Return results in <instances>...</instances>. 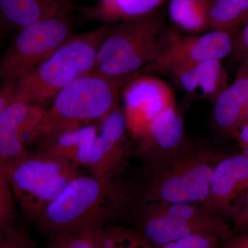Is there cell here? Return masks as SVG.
<instances>
[{"mask_svg": "<svg viewBox=\"0 0 248 248\" xmlns=\"http://www.w3.org/2000/svg\"><path fill=\"white\" fill-rule=\"evenodd\" d=\"M224 155L210 143L192 140L167 157L142 163L125 182L130 205L154 202L206 205L214 169Z\"/></svg>", "mask_w": 248, "mask_h": 248, "instance_id": "obj_1", "label": "cell"}, {"mask_svg": "<svg viewBox=\"0 0 248 248\" xmlns=\"http://www.w3.org/2000/svg\"><path fill=\"white\" fill-rule=\"evenodd\" d=\"M125 182L120 177L75 178L35 221L51 238L66 232L100 229L125 217L130 206Z\"/></svg>", "mask_w": 248, "mask_h": 248, "instance_id": "obj_2", "label": "cell"}, {"mask_svg": "<svg viewBox=\"0 0 248 248\" xmlns=\"http://www.w3.org/2000/svg\"><path fill=\"white\" fill-rule=\"evenodd\" d=\"M111 29L110 24L104 23L72 36L46 60L16 81L12 102L40 106L54 99L75 80L92 72L100 46Z\"/></svg>", "mask_w": 248, "mask_h": 248, "instance_id": "obj_3", "label": "cell"}, {"mask_svg": "<svg viewBox=\"0 0 248 248\" xmlns=\"http://www.w3.org/2000/svg\"><path fill=\"white\" fill-rule=\"evenodd\" d=\"M126 85L94 71L80 77L54 98L31 143L101 123L118 108L121 93Z\"/></svg>", "mask_w": 248, "mask_h": 248, "instance_id": "obj_4", "label": "cell"}, {"mask_svg": "<svg viewBox=\"0 0 248 248\" xmlns=\"http://www.w3.org/2000/svg\"><path fill=\"white\" fill-rule=\"evenodd\" d=\"M164 18L160 10L119 22L103 41L93 71L128 84L156 57Z\"/></svg>", "mask_w": 248, "mask_h": 248, "instance_id": "obj_5", "label": "cell"}, {"mask_svg": "<svg viewBox=\"0 0 248 248\" xmlns=\"http://www.w3.org/2000/svg\"><path fill=\"white\" fill-rule=\"evenodd\" d=\"M125 217L155 248L191 234H211L223 241L233 233L228 221L201 203L131 204Z\"/></svg>", "mask_w": 248, "mask_h": 248, "instance_id": "obj_6", "label": "cell"}, {"mask_svg": "<svg viewBox=\"0 0 248 248\" xmlns=\"http://www.w3.org/2000/svg\"><path fill=\"white\" fill-rule=\"evenodd\" d=\"M15 198L32 221L38 219L82 170L29 150L5 166Z\"/></svg>", "mask_w": 248, "mask_h": 248, "instance_id": "obj_7", "label": "cell"}, {"mask_svg": "<svg viewBox=\"0 0 248 248\" xmlns=\"http://www.w3.org/2000/svg\"><path fill=\"white\" fill-rule=\"evenodd\" d=\"M70 4L62 0L55 16L21 29L0 58V83H16L73 36Z\"/></svg>", "mask_w": 248, "mask_h": 248, "instance_id": "obj_8", "label": "cell"}, {"mask_svg": "<svg viewBox=\"0 0 248 248\" xmlns=\"http://www.w3.org/2000/svg\"><path fill=\"white\" fill-rule=\"evenodd\" d=\"M236 35V32L221 31L190 35L163 27L156 57L140 76H169L201 62L222 61L232 53Z\"/></svg>", "mask_w": 248, "mask_h": 248, "instance_id": "obj_9", "label": "cell"}, {"mask_svg": "<svg viewBox=\"0 0 248 248\" xmlns=\"http://www.w3.org/2000/svg\"><path fill=\"white\" fill-rule=\"evenodd\" d=\"M130 135L125 112L118 108L99 125L88 169L89 174L104 179L120 177L132 155Z\"/></svg>", "mask_w": 248, "mask_h": 248, "instance_id": "obj_10", "label": "cell"}, {"mask_svg": "<svg viewBox=\"0 0 248 248\" xmlns=\"http://www.w3.org/2000/svg\"><path fill=\"white\" fill-rule=\"evenodd\" d=\"M123 99V109L133 139L161 111L176 106L170 86L152 75H141L130 81L124 87Z\"/></svg>", "mask_w": 248, "mask_h": 248, "instance_id": "obj_11", "label": "cell"}, {"mask_svg": "<svg viewBox=\"0 0 248 248\" xmlns=\"http://www.w3.org/2000/svg\"><path fill=\"white\" fill-rule=\"evenodd\" d=\"M192 140L186 135L184 119L177 106L158 114L132 143V155L142 163L167 157L187 146Z\"/></svg>", "mask_w": 248, "mask_h": 248, "instance_id": "obj_12", "label": "cell"}, {"mask_svg": "<svg viewBox=\"0 0 248 248\" xmlns=\"http://www.w3.org/2000/svg\"><path fill=\"white\" fill-rule=\"evenodd\" d=\"M46 110L40 106L14 102L0 116V164L6 166L28 151Z\"/></svg>", "mask_w": 248, "mask_h": 248, "instance_id": "obj_13", "label": "cell"}, {"mask_svg": "<svg viewBox=\"0 0 248 248\" xmlns=\"http://www.w3.org/2000/svg\"><path fill=\"white\" fill-rule=\"evenodd\" d=\"M248 189V157L241 153L225 155L214 169L207 207L227 221L235 202Z\"/></svg>", "mask_w": 248, "mask_h": 248, "instance_id": "obj_14", "label": "cell"}, {"mask_svg": "<svg viewBox=\"0 0 248 248\" xmlns=\"http://www.w3.org/2000/svg\"><path fill=\"white\" fill-rule=\"evenodd\" d=\"M168 77L189 98L208 101L212 104L229 85L228 73L221 60L201 62Z\"/></svg>", "mask_w": 248, "mask_h": 248, "instance_id": "obj_15", "label": "cell"}, {"mask_svg": "<svg viewBox=\"0 0 248 248\" xmlns=\"http://www.w3.org/2000/svg\"><path fill=\"white\" fill-rule=\"evenodd\" d=\"M99 127L90 124L46 139L39 142V151L76 169L88 170Z\"/></svg>", "mask_w": 248, "mask_h": 248, "instance_id": "obj_16", "label": "cell"}, {"mask_svg": "<svg viewBox=\"0 0 248 248\" xmlns=\"http://www.w3.org/2000/svg\"><path fill=\"white\" fill-rule=\"evenodd\" d=\"M213 105L215 128L223 135L234 136L244 123L248 109V71L240 68L232 84L228 85Z\"/></svg>", "mask_w": 248, "mask_h": 248, "instance_id": "obj_17", "label": "cell"}, {"mask_svg": "<svg viewBox=\"0 0 248 248\" xmlns=\"http://www.w3.org/2000/svg\"><path fill=\"white\" fill-rule=\"evenodd\" d=\"M62 0H0V17L8 27L20 31L55 16Z\"/></svg>", "mask_w": 248, "mask_h": 248, "instance_id": "obj_18", "label": "cell"}, {"mask_svg": "<svg viewBox=\"0 0 248 248\" xmlns=\"http://www.w3.org/2000/svg\"><path fill=\"white\" fill-rule=\"evenodd\" d=\"M170 0H100L84 9V16L107 24L144 17L160 11Z\"/></svg>", "mask_w": 248, "mask_h": 248, "instance_id": "obj_19", "label": "cell"}, {"mask_svg": "<svg viewBox=\"0 0 248 248\" xmlns=\"http://www.w3.org/2000/svg\"><path fill=\"white\" fill-rule=\"evenodd\" d=\"M212 0H170L168 14L173 24L184 33L199 35L210 31Z\"/></svg>", "mask_w": 248, "mask_h": 248, "instance_id": "obj_20", "label": "cell"}, {"mask_svg": "<svg viewBox=\"0 0 248 248\" xmlns=\"http://www.w3.org/2000/svg\"><path fill=\"white\" fill-rule=\"evenodd\" d=\"M248 22V0H212L210 31L236 32Z\"/></svg>", "mask_w": 248, "mask_h": 248, "instance_id": "obj_21", "label": "cell"}, {"mask_svg": "<svg viewBox=\"0 0 248 248\" xmlns=\"http://www.w3.org/2000/svg\"><path fill=\"white\" fill-rule=\"evenodd\" d=\"M102 248H155L134 228L110 223L102 229Z\"/></svg>", "mask_w": 248, "mask_h": 248, "instance_id": "obj_22", "label": "cell"}, {"mask_svg": "<svg viewBox=\"0 0 248 248\" xmlns=\"http://www.w3.org/2000/svg\"><path fill=\"white\" fill-rule=\"evenodd\" d=\"M103 228L60 233L46 248H102Z\"/></svg>", "mask_w": 248, "mask_h": 248, "instance_id": "obj_23", "label": "cell"}, {"mask_svg": "<svg viewBox=\"0 0 248 248\" xmlns=\"http://www.w3.org/2000/svg\"><path fill=\"white\" fill-rule=\"evenodd\" d=\"M15 197L5 166L0 164V229L12 226L16 213Z\"/></svg>", "mask_w": 248, "mask_h": 248, "instance_id": "obj_24", "label": "cell"}, {"mask_svg": "<svg viewBox=\"0 0 248 248\" xmlns=\"http://www.w3.org/2000/svg\"><path fill=\"white\" fill-rule=\"evenodd\" d=\"M222 239L207 234L189 235L182 239L163 245L159 248H218Z\"/></svg>", "mask_w": 248, "mask_h": 248, "instance_id": "obj_25", "label": "cell"}, {"mask_svg": "<svg viewBox=\"0 0 248 248\" xmlns=\"http://www.w3.org/2000/svg\"><path fill=\"white\" fill-rule=\"evenodd\" d=\"M228 220L231 222L232 231L236 233H248V189L235 202Z\"/></svg>", "mask_w": 248, "mask_h": 248, "instance_id": "obj_26", "label": "cell"}, {"mask_svg": "<svg viewBox=\"0 0 248 248\" xmlns=\"http://www.w3.org/2000/svg\"><path fill=\"white\" fill-rule=\"evenodd\" d=\"M1 248H37L30 236L19 229L9 227L5 231L4 243Z\"/></svg>", "mask_w": 248, "mask_h": 248, "instance_id": "obj_27", "label": "cell"}, {"mask_svg": "<svg viewBox=\"0 0 248 248\" xmlns=\"http://www.w3.org/2000/svg\"><path fill=\"white\" fill-rule=\"evenodd\" d=\"M248 53V22L238 32L235 39L234 48L231 56L236 62L241 61L245 55Z\"/></svg>", "mask_w": 248, "mask_h": 248, "instance_id": "obj_28", "label": "cell"}, {"mask_svg": "<svg viewBox=\"0 0 248 248\" xmlns=\"http://www.w3.org/2000/svg\"><path fill=\"white\" fill-rule=\"evenodd\" d=\"M16 83L1 84L0 86V116L12 102Z\"/></svg>", "mask_w": 248, "mask_h": 248, "instance_id": "obj_29", "label": "cell"}, {"mask_svg": "<svg viewBox=\"0 0 248 248\" xmlns=\"http://www.w3.org/2000/svg\"><path fill=\"white\" fill-rule=\"evenodd\" d=\"M233 138L237 140L239 146L248 143V122H244L240 125Z\"/></svg>", "mask_w": 248, "mask_h": 248, "instance_id": "obj_30", "label": "cell"}, {"mask_svg": "<svg viewBox=\"0 0 248 248\" xmlns=\"http://www.w3.org/2000/svg\"><path fill=\"white\" fill-rule=\"evenodd\" d=\"M239 62L241 63V67L240 68H244V69L248 71V53L245 55L244 58L241 59V61Z\"/></svg>", "mask_w": 248, "mask_h": 248, "instance_id": "obj_31", "label": "cell"}, {"mask_svg": "<svg viewBox=\"0 0 248 248\" xmlns=\"http://www.w3.org/2000/svg\"><path fill=\"white\" fill-rule=\"evenodd\" d=\"M7 27L6 25V24L4 22V21L2 20L1 17H0V39L2 37L3 34H4V31L5 29V27Z\"/></svg>", "mask_w": 248, "mask_h": 248, "instance_id": "obj_32", "label": "cell"}, {"mask_svg": "<svg viewBox=\"0 0 248 248\" xmlns=\"http://www.w3.org/2000/svg\"><path fill=\"white\" fill-rule=\"evenodd\" d=\"M241 149V153H243L245 155V156H247L248 157V143H246V144L243 145V146H240Z\"/></svg>", "mask_w": 248, "mask_h": 248, "instance_id": "obj_33", "label": "cell"}, {"mask_svg": "<svg viewBox=\"0 0 248 248\" xmlns=\"http://www.w3.org/2000/svg\"><path fill=\"white\" fill-rule=\"evenodd\" d=\"M5 231L6 230L4 231V230L0 229V248H1L3 243H4Z\"/></svg>", "mask_w": 248, "mask_h": 248, "instance_id": "obj_34", "label": "cell"}, {"mask_svg": "<svg viewBox=\"0 0 248 248\" xmlns=\"http://www.w3.org/2000/svg\"><path fill=\"white\" fill-rule=\"evenodd\" d=\"M248 122V109L247 110V112H246V117H245V120H244V122Z\"/></svg>", "mask_w": 248, "mask_h": 248, "instance_id": "obj_35", "label": "cell"}, {"mask_svg": "<svg viewBox=\"0 0 248 248\" xmlns=\"http://www.w3.org/2000/svg\"><path fill=\"white\" fill-rule=\"evenodd\" d=\"M222 248V247H220V248Z\"/></svg>", "mask_w": 248, "mask_h": 248, "instance_id": "obj_36", "label": "cell"}]
</instances>
